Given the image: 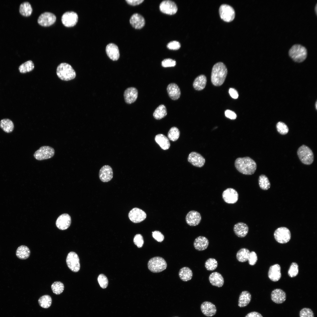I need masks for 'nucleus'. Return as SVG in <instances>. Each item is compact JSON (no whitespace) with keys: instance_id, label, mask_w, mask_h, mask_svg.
Listing matches in <instances>:
<instances>
[{"instance_id":"nucleus-1","label":"nucleus","mask_w":317,"mask_h":317,"mask_svg":"<svg viewBox=\"0 0 317 317\" xmlns=\"http://www.w3.org/2000/svg\"><path fill=\"white\" fill-rule=\"evenodd\" d=\"M235 166L240 172L246 175L253 174L257 166L255 161L249 157L237 158L235 162Z\"/></svg>"},{"instance_id":"nucleus-2","label":"nucleus","mask_w":317,"mask_h":317,"mask_svg":"<svg viewBox=\"0 0 317 317\" xmlns=\"http://www.w3.org/2000/svg\"><path fill=\"white\" fill-rule=\"evenodd\" d=\"M227 73L225 65L222 62L216 63L213 66L212 71L211 81L214 85L220 86L225 81Z\"/></svg>"},{"instance_id":"nucleus-3","label":"nucleus","mask_w":317,"mask_h":317,"mask_svg":"<svg viewBox=\"0 0 317 317\" xmlns=\"http://www.w3.org/2000/svg\"><path fill=\"white\" fill-rule=\"evenodd\" d=\"M56 73L58 77L64 81H69L74 79L76 76L75 70L68 63H63L57 67Z\"/></svg>"},{"instance_id":"nucleus-4","label":"nucleus","mask_w":317,"mask_h":317,"mask_svg":"<svg viewBox=\"0 0 317 317\" xmlns=\"http://www.w3.org/2000/svg\"><path fill=\"white\" fill-rule=\"evenodd\" d=\"M289 55L295 62L300 63L304 61L307 54L306 48L299 44L293 45L289 50Z\"/></svg>"},{"instance_id":"nucleus-5","label":"nucleus","mask_w":317,"mask_h":317,"mask_svg":"<svg viewBox=\"0 0 317 317\" xmlns=\"http://www.w3.org/2000/svg\"><path fill=\"white\" fill-rule=\"evenodd\" d=\"M167 264L165 260L160 257L152 258L149 261L148 267L152 272L158 273L163 271L167 268Z\"/></svg>"},{"instance_id":"nucleus-6","label":"nucleus","mask_w":317,"mask_h":317,"mask_svg":"<svg viewBox=\"0 0 317 317\" xmlns=\"http://www.w3.org/2000/svg\"><path fill=\"white\" fill-rule=\"evenodd\" d=\"M297 154L301 161L304 164L309 165L314 160V155L311 150L308 146L303 145L298 149Z\"/></svg>"},{"instance_id":"nucleus-7","label":"nucleus","mask_w":317,"mask_h":317,"mask_svg":"<svg viewBox=\"0 0 317 317\" xmlns=\"http://www.w3.org/2000/svg\"><path fill=\"white\" fill-rule=\"evenodd\" d=\"M54 149L49 146H44L40 147L34 153L33 156L36 160L41 161L52 157L55 154Z\"/></svg>"},{"instance_id":"nucleus-8","label":"nucleus","mask_w":317,"mask_h":317,"mask_svg":"<svg viewBox=\"0 0 317 317\" xmlns=\"http://www.w3.org/2000/svg\"><path fill=\"white\" fill-rule=\"evenodd\" d=\"M219 13L220 18L224 21L230 22L233 20L235 12L233 8L226 4H221L219 8Z\"/></svg>"},{"instance_id":"nucleus-9","label":"nucleus","mask_w":317,"mask_h":317,"mask_svg":"<svg viewBox=\"0 0 317 317\" xmlns=\"http://www.w3.org/2000/svg\"><path fill=\"white\" fill-rule=\"evenodd\" d=\"M275 240L278 242L284 244L288 242L291 238V233L289 230L285 227L277 229L274 233Z\"/></svg>"},{"instance_id":"nucleus-10","label":"nucleus","mask_w":317,"mask_h":317,"mask_svg":"<svg viewBox=\"0 0 317 317\" xmlns=\"http://www.w3.org/2000/svg\"><path fill=\"white\" fill-rule=\"evenodd\" d=\"M66 262L68 267L72 271L76 272L80 268L79 257L75 252H71L68 254Z\"/></svg>"},{"instance_id":"nucleus-11","label":"nucleus","mask_w":317,"mask_h":317,"mask_svg":"<svg viewBox=\"0 0 317 317\" xmlns=\"http://www.w3.org/2000/svg\"><path fill=\"white\" fill-rule=\"evenodd\" d=\"M78 20L77 13L73 11H68L64 13L61 17L63 24L66 27H71L75 26Z\"/></svg>"},{"instance_id":"nucleus-12","label":"nucleus","mask_w":317,"mask_h":317,"mask_svg":"<svg viewBox=\"0 0 317 317\" xmlns=\"http://www.w3.org/2000/svg\"><path fill=\"white\" fill-rule=\"evenodd\" d=\"M56 16L53 13L45 12L41 14L38 19V22L41 26H48L53 24L56 21Z\"/></svg>"},{"instance_id":"nucleus-13","label":"nucleus","mask_w":317,"mask_h":317,"mask_svg":"<svg viewBox=\"0 0 317 317\" xmlns=\"http://www.w3.org/2000/svg\"><path fill=\"white\" fill-rule=\"evenodd\" d=\"M159 9L163 13L170 15L174 14L178 10L177 6L176 3L170 0L162 1L160 4Z\"/></svg>"},{"instance_id":"nucleus-14","label":"nucleus","mask_w":317,"mask_h":317,"mask_svg":"<svg viewBox=\"0 0 317 317\" xmlns=\"http://www.w3.org/2000/svg\"><path fill=\"white\" fill-rule=\"evenodd\" d=\"M128 216L129 219L134 223L140 222L146 218V213L142 210L137 208H133L129 212Z\"/></svg>"},{"instance_id":"nucleus-15","label":"nucleus","mask_w":317,"mask_h":317,"mask_svg":"<svg viewBox=\"0 0 317 317\" xmlns=\"http://www.w3.org/2000/svg\"><path fill=\"white\" fill-rule=\"evenodd\" d=\"M222 197L226 203L228 204H234L238 200V194L234 189L229 188L223 191Z\"/></svg>"},{"instance_id":"nucleus-16","label":"nucleus","mask_w":317,"mask_h":317,"mask_svg":"<svg viewBox=\"0 0 317 317\" xmlns=\"http://www.w3.org/2000/svg\"><path fill=\"white\" fill-rule=\"evenodd\" d=\"M188 161L193 166L198 167H203L205 162L204 158L199 153L192 152L189 155Z\"/></svg>"},{"instance_id":"nucleus-17","label":"nucleus","mask_w":317,"mask_h":317,"mask_svg":"<svg viewBox=\"0 0 317 317\" xmlns=\"http://www.w3.org/2000/svg\"><path fill=\"white\" fill-rule=\"evenodd\" d=\"M71 223L70 216L68 214H63L60 215L57 218L56 225L59 229L64 230L68 229Z\"/></svg>"},{"instance_id":"nucleus-18","label":"nucleus","mask_w":317,"mask_h":317,"mask_svg":"<svg viewBox=\"0 0 317 317\" xmlns=\"http://www.w3.org/2000/svg\"><path fill=\"white\" fill-rule=\"evenodd\" d=\"M113 170L111 167L108 165L103 166L99 172V177L101 181L107 182L110 181L112 178Z\"/></svg>"},{"instance_id":"nucleus-19","label":"nucleus","mask_w":317,"mask_h":317,"mask_svg":"<svg viewBox=\"0 0 317 317\" xmlns=\"http://www.w3.org/2000/svg\"><path fill=\"white\" fill-rule=\"evenodd\" d=\"M186 222L189 225L195 226L200 223L201 217L199 212L196 211L192 210L188 213L186 216Z\"/></svg>"},{"instance_id":"nucleus-20","label":"nucleus","mask_w":317,"mask_h":317,"mask_svg":"<svg viewBox=\"0 0 317 317\" xmlns=\"http://www.w3.org/2000/svg\"><path fill=\"white\" fill-rule=\"evenodd\" d=\"M200 308L202 313L205 316L211 317L216 314L217 309L215 305L211 302L205 301L201 305Z\"/></svg>"},{"instance_id":"nucleus-21","label":"nucleus","mask_w":317,"mask_h":317,"mask_svg":"<svg viewBox=\"0 0 317 317\" xmlns=\"http://www.w3.org/2000/svg\"><path fill=\"white\" fill-rule=\"evenodd\" d=\"M138 95L137 89L134 87H130L127 89L124 92V97L125 102L131 104L136 100Z\"/></svg>"},{"instance_id":"nucleus-22","label":"nucleus","mask_w":317,"mask_h":317,"mask_svg":"<svg viewBox=\"0 0 317 317\" xmlns=\"http://www.w3.org/2000/svg\"><path fill=\"white\" fill-rule=\"evenodd\" d=\"M131 26L136 29H141L145 25V22L144 17L138 13L133 14L130 19Z\"/></svg>"},{"instance_id":"nucleus-23","label":"nucleus","mask_w":317,"mask_h":317,"mask_svg":"<svg viewBox=\"0 0 317 317\" xmlns=\"http://www.w3.org/2000/svg\"><path fill=\"white\" fill-rule=\"evenodd\" d=\"M106 51L108 57L113 61L117 60L119 57L120 54L118 47L113 43L108 44L106 48Z\"/></svg>"},{"instance_id":"nucleus-24","label":"nucleus","mask_w":317,"mask_h":317,"mask_svg":"<svg viewBox=\"0 0 317 317\" xmlns=\"http://www.w3.org/2000/svg\"><path fill=\"white\" fill-rule=\"evenodd\" d=\"M271 299L274 302L281 304L284 302L286 299L285 292L280 289L274 290L271 293Z\"/></svg>"},{"instance_id":"nucleus-25","label":"nucleus","mask_w":317,"mask_h":317,"mask_svg":"<svg viewBox=\"0 0 317 317\" xmlns=\"http://www.w3.org/2000/svg\"><path fill=\"white\" fill-rule=\"evenodd\" d=\"M268 276L272 281L276 282L279 281L281 277L280 266L276 264L271 266L269 269Z\"/></svg>"},{"instance_id":"nucleus-26","label":"nucleus","mask_w":317,"mask_h":317,"mask_svg":"<svg viewBox=\"0 0 317 317\" xmlns=\"http://www.w3.org/2000/svg\"><path fill=\"white\" fill-rule=\"evenodd\" d=\"M235 234L240 237H244L247 235L249 231V227L245 223L239 222L235 224L233 227Z\"/></svg>"},{"instance_id":"nucleus-27","label":"nucleus","mask_w":317,"mask_h":317,"mask_svg":"<svg viewBox=\"0 0 317 317\" xmlns=\"http://www.w3.org/2000/svg\"><path fill=\"white\" fill-rule=\"evenodd\" d=\"M168 95L170 98L173 100H176L180 97L181 92L178 85L175 83L169 84L167 88Z\"/></svg>"},{"instance_id":"nucleus-28","label":"nucleus","mask_w":317,"mask_h":317,"mask_svg":"<svg viewBox=\"0 0 317 317\" xmlns=\"http://www.w3.org/2000/svg\"><path fill=\"white\" fill-rule=\"evenodd\" d=\"M209 243V241L207 238L203 236H199L195 239L193 245L195 249L201 251L207 249Z\"/></svg>"},{"instance_id":"nucleus-29","label":"nucleus","mask_w":317,"mask_h":317,"mask_svg":"<svg viewBox=\"0 0 317 317\" xmlns=\"http://www.w3.org/2000/svg\"><path fill=\"white\" fill-rule=\"evenodd\" d=\"M209 279L210 283L213 286L220 287L224 284L223 278L218 272H215L212 273L209 276Z\"/></svg>"},{"instance_id":"nucleus-30","label":"nucleus","mask_w":317,"mask_h":317,"mask_svg":"<svg viewBox=\"0 0 317 317\" xmlns=\"http://www.w3.org/2000/svg\"><path fill=\"white\" fill-rule=\"evenodd\" d=\"M156 142L159 145L162 149L164 150L168 149L170 144L168 138L162 134H159L155 137Z\"/></svg>"},{"instance_id":"nucleus-31","label":"nucleus","mask_w":317,"mask_h":317,"mask_svg":"<svg viewBox=\"0 0 317 317\" xmlns=\"http://www.w3.org/2000/svg\"><path fill=\"white\" fill-rule=\"evenodd\" d=\"M251 298V295L249 291H242L239 296L238 306L240 307L246 306L250 302Z\"/></svg>"},{"instance_id":"nucleus-32","label":"nucleus","mask_w":317,"mask_h":317,"mask_svg":"<svg viewBox=\"0 0 317 317\" xmlns=\"http://www.w3.org/2000/svg\"><path fill=\"white\" fill-rule=\"evenodd\" d=\"M207 79L204 75H200L195 79L193 84L194 88L197 90H201L204 89L206 84Z\"/></svg>"},{"instance_id":"nucleus-33","label":"nucleus","mask_w":317,"mask_h":317,"mask_svg":"<svg viewBox=\"0 0 317 317\" xmlns=\"http://www.w3.org/2000/svg\"><path fill=\"white\" fill-rule=\"evenodd\" d=\"M30 251L29 248L25 245H21L17 249L16 252V255L19 259H25L30 256Z\"/></svg>"},{"instance_id":"nucleus-34","label":"nucleus","mask_w":317,"mask_h":317,"mask_svg":"<svg viewBox=\"0 0 317 317\" xmlns=\"http://www.w3.org/2000/svg\"><path fill=\"white\" fill-rule=\"evenodd\" d=\"M0 127L5 132L10 133L14 129V125L13 122L9 119H4L0 121Z\"/></svg>"},{"instance_id":"nucleus-35","label":"nucleus","mask_w":317,"mask_h":317,"mask_svg":"<svg viewBox=\"0 0 317 317\" xmlns=\"http://www.w3.org/2000/svg\"><path fill=\"white\" fill-rule=\"evenodd\" d=\"M33 11V9L30 3L27 1L22 3L20 5L19 12L20 14L24 16H30Z\"/></svg>"},{"instance_id":"nucleus-36","label":"nucleus","mask_w":317,"mask_h":317,"mask_svg":"<svg viewBox=\"0 0 317 317\" xmlns=\"http://www.w3.org/2000/svg\"><path fill=\"white\" fill-rule=\"evenodd\" d=\"M178 274L181 280L186 281L191 279L193 274L190 269L187 267H184L180 269Z\"/></svg>"},{"instance_id":"nucleus-37","label":"nucleus","mask_w":317,"mask_h":317,"mask_svg":"<svg viewBox=\"0 0 317 317\" xmlns=\"http://www.w3.org/2000/svg\"><path fill=\"white\" fill-rule=\"evenodd\" d=\"M167 114V109L163 104L159 105L155 110L153 116L156 119H160L165 117Z\"/></svg>"},{"instance_id":"nucleus-38","label":"nucleus","mask_w":317,"mask_h":317,"mask_svg":"<svg viewBox=\"0 0 317 317\" xmlns=\"http://www.w3.org/2000/svg\"><path fill=\"white\" fill-rule=\"evenodd\" d=\"M250 253L248 249L246 248H241L237 253V259L240 262H245L248 261Z\"/></svg>"},{"instance_id":"nucleus-39","label":"nucleus","mask_w":317,"mask_h":317,"mask_svg":"<svg viewBox=\"0 0 317 317\" xmlns=\"http://www.w3.org/2000/svg\"><path fill=\"white\" fill-rule=\"evenodd\" d=\"M34 68V65L33 61L29 60L20 65L18 68L19 72L22 73H25L32 71Z\"/></svg>"},{"instance_id":"nucleus-40","label":"nucleus","mask_w":317,"mask_h":317,"mask_svg":"<svg viewBox=\"0 0 317 317\" xmlns=\"http://www.w3.org/2000/svg\"><path fill=\"white\" fill-rule=\"evenodd\" d=\"M259 184L260 188L264 190H268L270 187L271 184L267 177L264 175H260L258 179Z\"/></svg>"},{"instance_id":"nucleus-41","label":"nucleus","mask_w":317,"mask_h":317,"mask_svg":"<svg viewBox=\"0 0 317 317\" xmlns=\"http://www.w3.org/2000/svg\"><path fill=\"white\" fill-rule=\"evenodd\" d=\"M40 306L44 308L49 307L52 303V299L49 295H46L40 297L38 300Z\"/></svg>"},{"instance_id":"nucleus-42","label":"nucleus","mask_w":317,"mask_h":317,"mask_svg":"<svg viewBox=\"0 0 317 317\" xmlns=\"http://www.w3.org/2000/svg\"><path fill=\"white\" fill-rule=\"evenodd\" d=\"M180 134V132L178 129L176 127H173L168 131V137L170 140L174 141L178 139Z\"/></svg>"},{"instance_id":"nucleus-43","label":"nucleus","mask_w":317,"mask_h":317,"mask_svg":"<svg viewBox=\"0 0 317 317\" xmlns=\"http://www.w3.org/2000/svg\"><path fill=\"white\" fill-rule=\"evenodd\" d=\"M51 288L53 293L59 295L62 293L64 289L63 284L60 281H56L54 282L51 285Z\"/></svg>"},{"instance_id":"nucleus-44","label":"nucleus","mask_w":317,"mask_h":317,"mask_svg":"<svg viewBox=\"0 0 317 317\" xmlns=\"http://www.w3.org/2000/svg\"><path fill=\"white\" fill-rule=\"evenodd\" d=\"M218 263L217 260L213 258L208 259L205 263V267L208 271H213L217 267Z\"/></svg>"},{"instance_id":"nucleus-45","label":"nucleus","mask_w":317,"mask_h":317,"mask_svg":"<svg viewBox=\"0 0 317 317\" xmlns=\"http://www.w3.org/2000/svg\"><path fill=\"white\" fill-rule=\"evenodd\" d=\"M276 128L278 132L282 135H285L289 132V129L287 126L282 122H278L276 125Z\"/></svg>"},{"instance_id":"nucleus-46","label":"nucleus","mask_w":317,"mask_h":317,"mask_svg":"<svg viewBox=\"0 0 317 317\" xmlns=\"http://www.w3.org/2000/svg\"><path fill=\"white\" fill-rule=\"evenodd\" d=\"M298 264L295 262L291 264L288 271V274L291 277L296 276L299 273V268Z\"/></svg>"},{"instance_id":"nucleus-47","label":"nucleus","mask_w":317,"mask_h":317,"mask_svg":"<svg viewBox=\"0 0 317 317\" xmlns=\"http://www.w3.org/2000/svg\"><path fill=\"white\" fill-rule=\"evenodd\" d=\"M98 281L100 287L103 288H106L107 286L108 283V280L107 277L103 274H101L98 276Z\"/></svg>"},{"instance_id":"nucleus-48","label":"nucleus","mask_w":317,"mask_h":317,"mask_svg":"<svg viewBox=\"0 0 317 317\" xmlns=\"http://www.w3.org/2000/svg\"><path fill=\"white\" fill-rule=\"evenodd\" d=\"M300 317H314L313 311L310 308H305L301 310L299 313Z\"/></svg>"},{"instance_id":"nucleus-49","label":"nucleus","mask_w":317,"mask_h":317,"mask_svg":"<svg viewBox=\"0 0 317 317\" xmlns=\"http://www.w3.org/2000/svg\"><path fill=\"white\" fill-rule=\"evenodd\" d=\"M134 242L138 247H141L144 243V240L142 236L140 234H136L134 238Z\"/></svg>"},{"instance_id":"nucleus-50","label":"nucleus","mask_w":317,"mask_h":317,"mask_svg":"<svg viewBox=\"0 0 317 317\" xmlns=\"http://www.w3.org/2000/svg\"><path fill=\"white\" fill-rule=\"evenodd\" d=\"M176 64V61L170 58L165 59L161 62L162 66L165 68L174 67Z\"/></svg>"},{"instance_id":"nucleus-51","label":"nucleus","mask_w":317,"mask_h":317,"mask_svg":"<svg viewBox=\"0 0 317 317\" xmlns=\"http://www.w3.org/2000/svg\"><path fill=\"white\" fill-rule=\"evenodd\" d=\"M257 260V255L254 251H252L250 253L248 261L250 265H255Z\"/></svg>"},{"instance_id":"nucleus-52","label":"nucleus","mask_w":317,"mask_h":317,"mask_svg":"<svg viewBox=\"0 0 317 317\" xmlns=\"http://www.w3.org/2000/svg\"><path fill=\"white\" fill-rule=\"evenodd\" d=\"M153 237L158 242H162L164 238L163 235L159 231L156 230L152 232Z\"/></svg>"},{"instance_id":"nucleus-53","label":"nucleus","mask_w":317,"mask_h":317,"mask_svg":"<svg viewBox=\"0 0 317 317\" xmlns=\"http://www.w3.org/2000/svg\"><path fill=\"white\" fill-rule=\"evenodd\" d=\"M167 48L170 50H177L181 47L180 43L177 41H173L169 43L167 45Z\"/></svg>"},{"instance_id":"nucleus-54","label":"nucleus","mask_w":317,"mask_h":317,"mask_svg":"<svg viewBox=\"0 0 317 317\" xmlns=\"http://www.w3.org/2000/svg\"><path fill=\"white\" fill-rule=\"evenodd\" d=\"M225 115L227 117L231 119H235L237 117L236 114L234 112L228 109L225 111Z\"/></svg>"},{"instance_id":"nucleus-55","label":"nucleus","mask_w":317,"mask_h":317,"mask_svg":"<svg viewBox=\"0 0 317 317\" xmlns=\"http://www.w3.org/2000/svg\"><path fill=\"white\" fill-rule=\"evenodd\" d=\"M229 94L231 97L233 99H237L238 97V94L237 91L233 88H230L229 91Z\"/></svg>"},{"instance_id":"nucleus-56","label":"nucleus","mask_w":317,"mask_h":317,"mask_svg":"<svg viewBox=\"0 0 317 317\" xmlns=\"http://www.w3.org/2000/svg\"><path fill=\"white\" fill-rule=\"evenodd\" d=\"M125 1L129 4L132 6H135L141 3L144 0H126Z\"/></svg>"},{"instance_id":"nucleus-57","label":"nucleus","mask_w":317,"mask_h":317,"mask_svg":"<svg viewBox=\"0 0 317 317\" xmlns=\"http://www.w3.org/2000/svg\"><path fill=\"white\" fill-rule=\"evenodd\" d=\"M245 317H263L262 315L258 312L254 311L247 314Z\"/></svg>"},{"instance_id":"nucleus-58","label":"nucleus","mask_w":317,"mask_h":317,"mask_svg":"<svg viewBox=\"0 0 317 317\" xmlns=\"http://www.w3.org/2000/svg\"><path fill=\"white\" fill-rule=\"evenodd\" d=\"M315 12H316V14H317V4H316V5L315 7Z\"/></svg>"},{"instance_id":"nucleus-59","label":"nucleus","mask_w":317,"mask_h":317,"mask_svg":"<svg viewBox=\"0 0 317 317\" xmlns=\"http://www.w3.org/2000/svg\"><path fill=\"white\" fill-rule=\"evenodd\" d=\"M317 102H316V109H317Z\"/></svg>"},{"instance_id":"nucleus-60","label":"nucleus","mask_w":317,"mask_h":317,"mask_svg":"<svg viewBox=\"0 0 317 317\" xmlns=\"http://www.w3.org/2000/svg\"></svg>"}]
</instances>
